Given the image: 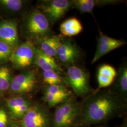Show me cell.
<instances>
[{"label":"cell","mask_w":127,"mask_h":127,"mask_svg":"<svg viewBox=\"0 0 127 127\" xmlns=\"http://www.w3.org/2000/svg\"><path fill=\"white\" fill-rule=\"evenodd\" d=\"M34 62L43 71H53L60 74L63 70L55 61L54 58L45 54L39 48H36Z\"/></svg>","instance_id":"obj_13"},{"label":"cell","mask_w":127,"mask_h":127,"mask_svg":"<svg viewBox=\"0 0 127 127\" xmlns=\"http://www.w3.org/2000/svg\"><path fill=\"white\" fill-rule=\"evenodd\" d=\"M116 74L115 69L110 65L103 64L100 66L97 74L98 87L95 91L111 85L114 82Z\"/></svg>","instance_id":"obj_14"},{"label":"cell","mask_w":127,"mask_h":127,"mask_svg":"<svg viewBox=\"0 0 127 127\" xmlns=\"http://www.w3.org/2000/svg\"><path fill=\"white\" fill-rule=\"evenodd\" d=\"M114 90L112 92L123 103L127 102V65L123 64L118 70L114 80Z\"/></svg>","instance_id":"obj_12"},{"label":"cell","mask_w":127,"mask_h":127,"mask_svg":"<svg viewBox=\"0 0 127 127\" xmlns=\"http://www.w3.org/2000/svg\"><path fill=\"white\" fill-rule=\"evenodd\" d=\"M73 7L82 13H92L93 9L97 6L111 4L117 2L114 0H73Z\"/></svg>","instance_id":"obj_15"},{"label":"cell","mask_w":127,"mask_h":127,"mask_svg":"<svg viewBox=\"0 0 127 127\" xmlns=\"http://www.w3.org/2000/svg\"><path fill=\"white\" fill-rule=\"evenodd\" d=\"M81 56V51L73 41L67 40L62 41L57 51V57L64 65H73Z\"/></svg>","instance_id":"obj_9"},{"label":"cell","mask_w":127,"mask_h":127,"mask_svg":"<svg viewBox=\"0 0 127 127\" xmlns=\"http://www.w3.org/2000/svg\"><path fill=\"white\" fill-rule=\"evenodd\" d=\"M11 74L9 68L3 66L0 67V91L8 90L11 82Z\"/></svg>","instance_id":"obj_19"},{"label":"cell","mask_w":127,"mask_h":127,"mask_svg":"<svg viewBox=\"0 0 127 127\" xmlns=\"http://www.w3.org/2000/svg\"><path fill=\"white\" fill-rule=\"evenodd\" d=\"M32 105L30 101L25 104H23L12 113L13 116L16 118L22 119Z\"/></svg>","instance_id":"obj_25"},{"label":"cell","mask_w":127,"mask_h":127,"mask_svg":"<svg viewBox=\"0 0 127 127\" xmlns=\"http://www.w3.org/2000/svg\"><path fill=\"white\" fill-rule=\"evenodd\" d=\"M36 48L33 43L27 41L14 50L10 60L17 69L26 68L34 62Z\"/></svg>","instance_id":"obj_6"},{"label":"cell","mask_w":127,"mask_h":127,"mask_svg":"<svg viewBox=\"0 0 127 127\" xmlns=\"http://www.w3.org/2000/svg\"><path fill=\"white\" fill-rule=\"evenodd\" d=\"M14 50L11 46L0 40V63L9 60Z\"/></svg>","instance_id":"obj_22"},{"label":"cell","mask_w":127,"mask_h":127,"mask_svg":"<svg viewBox=\"0 0 127 127\" xmlns=\"http://www.w3.org/2000/svg\"><path fill=\"white\" fill-rule=\"evenodd\" d=\"M0 40L15 49L19 42L17 24L12 20L0 21Z\"/></svg>","instance_id":"obj_11"},{"label":"cell","mask_w":127,"mask_h":127,"mask_svg":"<svg viewBox=\"0 0 127 127\" xmlns=\"http://www.w3.org/2000/svg\"><path fill=\"white\" fill-rule=\"evenodd\" d=\"M50 25L43 14L39 10H35L28 17L26 29L31 36L42 39L50 33Z\"/></svg>","instance_id":"obj_5"},{"label":"cell","mask_w":127,"mask_h":127,"mask_svg":"<svg viewBox=\"0 0 127 127\" xmlns=\"http://www.w3.org/2000/svg\"><path fill=\"white\" fill-rule=\"evenodd\" d=\"M29 102V100L22 97H13L7 100V104L10 111L12 113L16 109Z\"/></svg>","instance_id":"obj_23"},{"label":"cell","mask_w":127,"mask_h":127,"mask_svg":"<svg viewBox=\"0 0 127 127\" xmlns=\"http://www.w3.org/2000/svg\"><path fill=\"white\" fill-rule=\"evenodd\" d=\"M44 100L45 101L50 107L57 106L59 104L63 103L65 100L63 98L55 96L50 94L44 92Z\"/></svg>","instance_id":"obj_24"},{"label":"cell","mask_w":127,"mask_h":127,"mask_svg":"<svg viewBox=\"0 0 127 127\" xmlns=\"http://www.w3.org/2000/svg\"><path fill=\"white\" fill-rule=\"evenodd\" d=\"M9 123V117L4 109H0V127H7Z\"/></svg>","instance_id":"obj_26"},{"label":"cell","mask_w":127,"mask_h":127,"mask_svg":"<svg viewBox=\"0 0 127 127\" xmlns=\"http://www.w3.org/2000/svg\"><path fill=\"white\" fill-rule=\"evenodd\" d=\"M61 42V38L58 36L46 37L41 40L39 49L46 54L54 58L57 57V51Z\"/></svg>","instance_id":"obj_17"},{"label":"cell","mask_w":127,"mask_h":127,"mask_svg":"<svg viewBox=\"0 0 127 127\" xmlns=\"http://www.w3.org/2000/svg\"><path fill=\"white\" fill-rule=\"evenodd\" d=\"M43 80L44 82L49 85H63V78L59 73L53 71H43Z\"/></svg>","instance_id":"obj_20"},{"label":"cell","mask_w":127,"mask_h":127,"mask_svg":"<svg viewBox=\"0 0 127 127\" xmlns=\"http://www.w3.org/2000/svg\"><path fill=\"white\" fill-rule=\"evenodd\" d=\"M123 104L111 91H95L82 104L76 123L87 126L104 122L121 112Z\"/></svg>","instance_id":"obj_1"},{"label":"cell","mask_w":127,"mask_h":127,"mask_svg":"<svg viewBox=\"0 0 127 127\" xmlns=\"http://www.w3.org/2000/svg\"><path fill=\"white\" fill-rule=\"evenodd\" d=\"M52 115L46 107L32 104L22 119L24 127H52Z\"/></svg>","instance_id":"obj_4"},{"label":"cell","mask_w":127,"mask_h":127,"mask_svg":"<svg viewBox=\"0 0 127 127\" xmlns=\"http://www.w3.org/2000/svg\"><path fill=\"white\" fill-rule=\"evenodd\" d=\"M44 92L55 96L67 100L71 95V92L63 85H54L46 87Z\"/></svg>","instance_id":"obj_18"},{"label":"cell","mask_w":127,"mask_h":127,"mask_svg":"<svg viewBox=\"0 0 127 127\" xmlns=\"http://www.w3.org/2000/svg\"><path fill=\"white\" fill-rule=\"evenodd\" d=\"M121 127H127V123H124Z\"/></svg>","instance_id":"obj_27"},{"label":"cell","mask_w":127,"mask_h":127,"mask_svg":"<svg viewBox=\"0 0 127 127\" xmlns=\"http://www.w3.org/2000/svg\"><path fill=\"white\" fill-rule=\"evenodd\" d=\"M125 44V42L121 40L112 38L106 35L100 31L98 37L96 50L91 60V63L96 62L105 55L112 50L121 47Z\"/></svg>","instance_id":"obj_10"},{"label":"cell","mask_w":127,"mask_h":127,"mask_svg":"<svg viewBox=\"0 0 127 127\" xmlns=\"http://www.w3.org/2000/svg\"><path fill=\"white\" fill-rule=\"evenodd\" d=\"M73 7L72 0H51L45 1L42 6L43 14L50 24H54Z\"/></svg>","instance_id":"obj_7"},{"label":"cell","mask_w":127,"mask_h":127,"mask_svg":"<svg viewBox=\"0 0 127 127\" xmlns=\"http://www.w3.org/2000/svg\"></svg>","instance_id":"obj_29"},{"label":"cell","mask_w":127,"mask_h":127,"mask_svg":"<svg viewBox=\"0 0 127 127\" xmlns=\"http://www.w3.org/2000/svg\"><path fill=\"white\" fill-rule=\"evenodd\" d=\"M64 82L72 88L76 95L82 96L91 91L89 75L86 71L75 65L68 66Z\"/></svg>","instance_id":"obj_3"},{"label":"cell","mask_w":127,"mask_h":127,"mask_svg":"<svg viewBox=\"0 0 127 127\" xmlns=\"http://www.w3.org/2000/svg\"><path fill=\"white\" fill-rule=\"evenodd\" d=\"M13 127H24L23 126V125H16V126H14Z\"/></svg>","instance_id":"obj_28"},{"label":"cell","mask_w":127,"mask_h":127,"mask_svg":"<svg viewBox=\"0 0 127 127\" xmlns=\"http://www.w3.org/2000/svg\"><path fill=\"white\" fill-rule=\"evenodd\" d=\"M36 83L35 73L33 71H28L19 74L12 78L9 88L14 93L26 94L33 91Z\"/></svg>","instance_id":"obj_8"},{"label":"cell","mask_w":127,"mask_h":127,"mask_svg":"<svg viewBox=\"0 0 127 127\" xmlns=\"http://www.w3.org/2000/svg\"><path fill=\"white\" fill-rule=\"evenodd\" d=\"M82 104L70 97L56 106L52 116V127H72L76 123Z\"/></svg>","instance_id":"obj_2"},{"label":"cell","mask_w":127,"mask_h":127,"mask_svg":"<svg viewBox=\"0 0 127 127\" xmlns=\"http://www.w3.org/2000/svg\"><path fill=\"white\" fill-rule=\"evenodd\" d=\"M59 30L62 35L72 37L79 34L83 30L82 23L76 18H71L61 24Z\"/></svg>","instance_id":"obj_16"},{"label":"cell","mask_w":127,"mask_h":127,"mask_svg":"<svg viewBox=\"0 0 127 127\" xmlns=\"http://www.w3.org/2000/svg\"><path fill=\"white\" fill-rule=\"evenodd\" d=\"M24 1L21 0H0V6L11 11H18L23 8Z\"/></svg>","instance_id":"obj_21"}]
</instances>
